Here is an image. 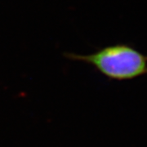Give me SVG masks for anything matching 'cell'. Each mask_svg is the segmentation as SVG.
Returning a JSON list of instances; mask_svg holds the SVG:
<instances>
[{
	"mask_svg": "<svg viewBox=\"0 0 147 147\" xmlns=\"http://www.w3.org/2000/svg\"><path fill=\"white\" fill-rule=\"evenodd\" d=\"M69 61L92 65L106 79L128 81L147 75V55L128 43H115L90 54L65 53Z\"/></svg>",
	"mask_w": 147,
	"mask_h": 147,
	"instance_id": "obj_1",
	"label": "cell"
}]
</instances>
